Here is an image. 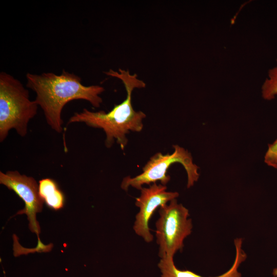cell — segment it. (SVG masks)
Returning a JSON list of instances; mask_svg holds the SVG:
<instances>
[{
  "mask_svg": "<svg viewBox=\"0 0 277 277\" xmlns=\"http://www.w3.org/2000/svg\"><path fill=\"white\" fill-rule=\"evenodd\" d=\"M38 105L29 98V90L11 74L0 73V142L14 129L22 137L28 133L29 121L36 114Z\"/></svg>",
  "mask_w": 277,
  "mask_h": 277,
  "instance_id": "3",
  "label": "cell"
},
{
  "mask_svg": "<svg viewBox=\"0 0 277 277\" xmlns=\"http://www.w3.org/2000/svg\"><path fill=\"white\" fill-rule=\"evenodd\" d=\"M261 94L266 101H271L277 96V58L275 65L269 70L267 77L262 84Z\"/></svg>",
  "mask_w": 277,
  "mask_h": 277,
  "instance_id": "10",
  "label": "cell"
},
{
  "mask_svg": "<svg viewBox=\"0 0 277 277\" xmlns=\"http://www.w3.org/2000/svg\"><path fill=\"white\" fill-rule=\"evenodd\" d=\"M264 161L267 166L277 170V138L268 145Z\"/></svg>",
  "mask_w": 277,
  "mask_h": 277,
  "instance_id": "11",
  "label": "cell"
},
{
  "mask_svg": "<svg viewBox=\"0 0 277 277\" xmlns=\"http://www.w3.org/2000/svg\"><path fill=\"white\" fill-rule=\"evenodd\" d=\"M38 192L41 199L49 208L57 210L63 207L64 195L52 179L46 178L41 180L38 184Z\"/></svg>",
  "mask_w": 277,
  "mask_h": 277,
  "instance_id": "9",
  "label": "cell"
},
{
  "mask_svg": "<svg viewBox=\"0 0 277 277\" xmlns=\"http://www.w3.org/2000/svg\"><path fill=\"white\" fill-rule=\"evenodd\" d=\"M104 73L123 82L127 91L126 98L121 104L115 105L108 112H93L84 108L81 112L74 113L67 124L84 123L88 126L102 129L106 135L107 147H111L116 140L121 148L124 150L128 142L126 135L130 131L140 132L143 129V120L146 115L142 111H135L133 109L131 95L134 89L144 88L146 84L138 79L136 74H131L128 70L119 69L118 71H116L110 69Z\"/></svg>",
  "mask_w": 277,
  "mask_h": 277,
  "instance_id": "2",
  "label": "cell"
},
{
  "mask_svg": "<svg viewBox=\"0 0 277 277\" xmlns=\"http://www.w3.org/2000/svg\"><path fill=\"white\" fill-rule=\"evenodd\" d=\"M26 77V86L35 92V101L43 110L47 123L58 133L63 131L61 114L67 103L83 100L98 108L103 102L100 95L105 91L103 87L85 86L81 77L65 70L60 75L52 72L28 73Z\"/></svg>",
  "mask_w": 277,
  "mask_h": 277,
  "instance_id": "1",
  "label": "cell"
},
{
  "mask_svg": "<svg viewBox=\"0 0 277 277\" xmlns=\"http://www.w3.org/2000/svg\"><path fill=\"white\" fill-rule=\"evenodd\" d=\"M0 184L13 190L25 203V207L16 214H25L29 221L30 230L37 237L38 243L35 250L47 251L48 246L44 245L39 238L41 228L36 220V214L42 211L44 201L39 196L38 185L31 176L21 174L18 171H0Z\"/></svg>",
  "mask_w": 277,
  "mask_h": 277,
  "instance_id": "6",
  "label": "cell"
},
{
  "mask_svg": "<svg viewBox=\"0 0 277 277\" xmlns=\"http://www.w3.org/2000/svg\"><path fill=\"white\" fill-rule=\"evenodd\" d=\"M173 147L174 151L171 154H163L158 152L153 155L143 168L142 173L134 177L130 176L124 177L121 183V188L127 191L131 186L140 190L143 185H150L157 181L166 186L170 180V175L167 174L168 170L172 164L176 163L181 164L186 170L187 188L193 186L200 176L199 167L193 163L191 154L188 150L176 145Z\"/></svg>",
  "mask_w": 277,
  "mask_h": 277,
  "instance_id": "4",
  "label": "cell"
},
{
  "mask_svg": "<svg viewBox=\"0 0 277 277\" xmlns=\"http://www.w3.org/2000/svg\"><path fill=\"white\" fill-rule=\"evenodd\" d=\"M243 240L236 238L234 243L235 247V258L231 268L224 273L216 276L209 277H242L238 269L242 263L245 261L247 255L243 250ZM158 267L162 277H204L188 270H180L174 265L173 257L164 256L161 258Z\"/></svg>",
  "mask_w": 277,
  "mask_h": 277,
  "instance_id": "8",
  "label": "cell"
},
{
  "mask_svg": "<svg viewBox=\"0 0 277 277\" xmlns=\"http://www.w3.org/2000/svg\"><path fill=\"white\" fill-rule=\"evenodd\" d=\"M155 236L159 255L173 256L182 250L185 239L192 232V220L187 208L173 199L159 208Z\"/></svg>",
  "mask_w": 277,
  "mask_h": 277,
  "instance_id": "5",
  "label": "cell"
},
{
  "mask_svg": "<svg viewBox=\"0 0 277 277\" xmlns=\"http://www.w3.org/2000/svg\"><path fill=\"white\" fill-rule=\"evenodd\" d=\"M272 273L274 277H277V268L273 269Z\"/></svg>",
  "mask_w": 277,
  "mask_h": 277,
  "instance_id": "12",
  "label": "cell"
},
{
  "mask_svg": "<svg viewBox=\"0 0 277 277\" xmlns=\"http://www.w3.org/2000/svg\"><path fill=\"white\" fill-rule=\"evenodd\" d=\"M166 190V186L153 183L148 187H143L140 196L136 198L135 204L140 210L135 216L133 228L146 242H151L153 239L148 223L154 211L179 196L177 192Z\"/></svg>",
  "mask_w": 277,
  "mask_h": 277,
  "instance_id": "7",
  "label": "cell"
}]
</instances>
